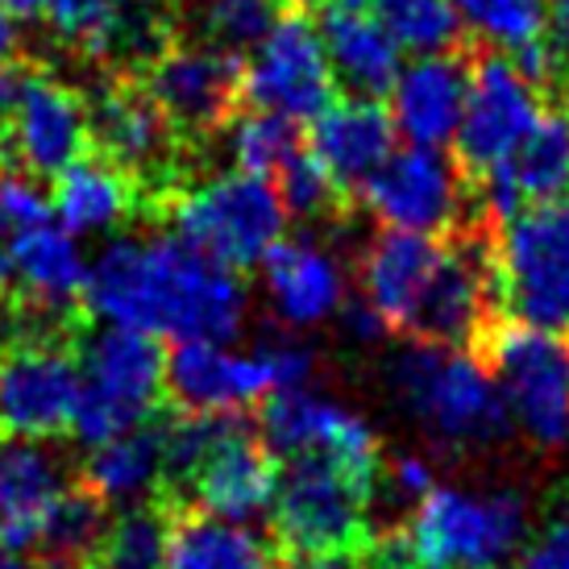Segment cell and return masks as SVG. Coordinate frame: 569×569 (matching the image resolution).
Returning a JSON list of instances; mask_svg holds the SVG:
<instances>
[{
    "mask_svg": "<svg viewBox=\"0 0 569 569\" xmlns=\"http://www.w3.org/2000/svg\"><path fill=\"white\" fill-rule=\"evenodd\" d=\"M262 279H267L270 308L291 329L337 317L341 303H346V279H341L337 258L320 250L312 238L279 241L262 258Z\"/></svg>",
    "mask_w": 569,
    "mask_h": 569,
    "instance_id": "cell-24",
    "label": "cell"
},
{
    "mask_svg": "<svg viewBox=\"0 0 569 569\" xmlns=\"http://www.w3.org/2000/svg\"><path fill=\"white\" fill-rule=\"evenodd\" d=\"M445 258V238L382 229L362 253V296L375 303L391 329H408L416 303L425 300L432 274Z\"/></svg>",
    "mask_w": 569,
    "mask_h": 569,
    "instance_id": "cell-23",
    "label": "cell"
},
{
    "mask_svg": "<svg viewBox=\"0 0 569 569\" xmlns=\"http://www.w3.org/2000/svg\"><path fill=\"white\" fill-rule=\"evenodd\" d=\"M382 229L449 238L466 224L487 221L475 196V179L458 159L432 146H403L358 191Z\"/></svg>",
    "mask_w": 569,
    "mask_h": 569,
    "instance_id": "cell-12",
    "label": "cell"
},
{
    "mask_svg": "<svg viewBox=\"0 0 569 569\" xmlns=\"http://www.w3.org/2000/svg\"><path fill=\"white\" fill-rule=\"evenodd\" d=\"M528 523L532 503L516 487H437L411 507L403 540L420 569H499L523 545Z\"/></svg>",
    "mask_w": 569,
    "mask_h": 569,
    "instance_id": "cell-6",
    "label": "cell"
},
{
    "mask_svg": "<svg viewBox=\"0 0 569 569\" xmlns=\"http://www.w3.org/2000/svg\"><path fill=\"white\" fill-rule=\"evenodd\" d=\"M0 569H50L38 553H26V549H4L0 545Z\"/></svg>",
    "mask_w": 569,
    "mask_h": 569,
    "instance_id": "cell-43",
    "label": "cell"
},
{
    "mask_svg": "<svg viewBox=\"0 0 569 569\" xmlns=\"http://www.w3.org/2000/svg\"><path fill=\"white\" fill-rule=\"evenodd\" d=\"M279 569H362V553H283Z\"/></svg>",
    "mask_w": 569,
    "mask_h": 569,
    "instance_id": "cell-40",
    "label": "cell"
},
{
    "mask_svg": "<svg viewBox=\"0 0 569 569\" xmlns=\"http://www.w3.org/2000/svg\"><path fill=\"white\" fill-rule=\"evenodd\" d=\"M523 208L569 200V100H549L537 129L523 138L516 159L499 167Z\"/></svg>",
    "mask_w": 569,
    "mask_h": 569,
    "instance_id": "cell-28",
    "label": "cell"
},
{
    "mask_svg": "<svg viewBox=\"0 0 569 569\" xmlns=\"http://www.w3.org/2000/svg\"><path fill=\"white\" fill-rule=\"evenodd\" d=\"M270 183L279 191L287 217H300V221H320V224L346 221L349 204H353V196L332 179L329 167L312 154V146H300L279 167V174Z\"/></svg>",
    "mask_w": 569,
    "mask_h": 569,
    "instance_id": "cell-33",
    "label": "cell"
},
{
    "mask_svg": "<svg viewBox=\"0 0 569 569\" xmlns=\"http://www.w3.org/2000/svg\"><path fill=\"white\" fill-rule=\"evenodd\" d=\"M317 0H279V9H312Z\"/></svg>",
    "mask_w": 569,
    "mask_h": 569,
    "instance_id": "cell-45",
    "label": "cell"
},
{
    "mask_svg": "<svg viewBox=\"0 0 569 569\" xmlns=\"http://www.w3.org/2000/svg\"><path fill=\"white\" fill-rule=\"evenodd\" d=\"M92 150L138 183L146 217H159L188 188L191 142L171 126L138 76H100L88 92Z\"/></svg>",
    "mask_w": 569,
    "mask_h": 569,
    "instance_id": "cell-5",
    "label": "cell"
},
{
    "mask_svg": "<svg viewBox=\"0 0 569 569\" xmlns=\"http://www.w3.org/2000/svg\"><path fill=\"white\" fill-rule=\"evenodd\" d=\"M80 337H0V441H54L80 408Z\"/></svg>",
    "mask_w": 569,
    "mask_h": 569,
    "instance_id": "cell-11",
    "label": "cell"
},
{
    "mask_svg": "<svg viewBox=\"0 0 569 569\" xmlns=\"http://www.w3.org/2000/svg\"><path fill=\"white\" fill-rule=\"evenodd\" d=\"M362 4L387 26L399 50H411L420 59L470 47L466 21L453 0H362Z\"/></svg>",
    "mask_w": 569,
    "mask_h": 569,
    "instance_id": "cell-30",
    "label": "cell"
},
{
    "mask_svg": "<svg viewBox=\"0 0 569 569\" xmlns=\"http://www.w3.org/2000/svg\"><path fill=\"white\" fill-rule=\"evenodd\" d=\"M13 300V262H9V224L0 221V312Z\"/></svg>",
    "mask_w": 569,
    "mask_h": 569,
    "instance_id": "cell-42",
    "label": "cell"
},
{
    "mask_svg": "<svg viewBox=\"0 0 569 569\" xmlns=\"http://www.w3.org/2000/svg\"><path fill=\"white\" fill-rule=\"evenodd\" d=\"M337 100L329 50L308 9H283L246 59V104L291 121H317Z\"/></svg>",
    "mask_w": 569,
    "mask_h": 569,
    "instance_id": "cell-15",
    "label": "cell"
},
{
    "mask_svg": "<svg viewBox=\"0 0 569 569\" xmlns=\"http://www.w3.org/2000/svg\"><path fill=\"white\" fill-rule=\"evenodd\" d=\"M71 482L59 453L42 441H0V545L33 553L50 507Z\"/></svg>",
    "mask_w": 569,
    "mask_h": 569,
    "instance_id": "cell-22",
    "label": "cell"
},
{
    "mask_svg": "<svg viewBox=\"0 0 569 569\" xmlns=\"http://www.w3.org/2000/svg\"><path fill=\"white\" fill-rule=\"evenodd\" d=\"M80 408L71 437L88 449L121 432L154 425L167 411V349L142 329L109 325L100 332H80Z\"/></svg>",
    "mask_w": 569,
    "mask_h": 569,
    "instance_id": "cell-3",
    "label": "cell"
},
{
    "mask_svg": "<svg viewBox=\"0 0 569 569\" xmlns=\"http://www.w3.org/2000/svg\"><path fill=\"white\" fill-rule=\"evenodd\" d=\"M174 42L246 54L279 21V0H171Z\"/></svg>",
    "mask_w": 569,
    "mask_h": 569,
    "instance_id": "cell-29",
    "label": "cell"
},
{
    "mask_svg": "<svg viewBox=\"0 0 569 569\" xmlns=\"http://www.w3.org/2000/svg\"><path fill=\"white\" fill-rule=\"evenodd\" d=\"M516 569H569V495L549 507L540 532L523 545Z\"/></svg>",
    "mask_w": 569,
    "mask_h": 569,
    "instance_id": "cell-36",
    "label": "cell"
},
{
    "mask_svg": "<svg viewBox=\"0 0 569 569\" xmlns=\"http://www.w3.org/2000/svg\"><path fill=\"white\" fill-rule=\"evenodd\" d=\"M312 370L317 353L300 341H262L250 353L183 341L167 353V403L174 411H241L308 387Z\"/></svg>",
    "mask_w": 569,
    "mask_h": 569,
    "instance_id": "cell-8",
    "label": "cell"
},
{
    "mask_svg": "<svg viewBox=\"0 0 569 569\" xmlns=\"http://www.w3.org/2000/svg\"><path fill=\"white\" fill-rule=\"evenodd\" d=\"M453 4L466 30H475V42L503 54L540 42L549 26V0H453Z\"/></svg>",
    "mask_w": 569,
    "mask_h": 569,
    "instance_id": "cell-34",
    "label": "cell"
},
{
    "mask_svg": "<svg viewBox=\"0 0 569 569\" xmlns=\"http://www.w3.org/2000/svg\"><path fill=\"white\" fill-rule=\"evenodd\" d=\"M545 47H549L553 76H557V96H553V100H569V0H549Z\"/></svg>",
    "mask_w": 569,
    "mask_h": 569,
    "instance_id": "cell-37",
    "label": "cell"
},
{
    "mask_svg": "<svg viewBox=\"0 0 569 569\" xmlns=\"http://www.w3.org/2000/svg\"><path fill=\"white\" fill-rule=\"evenodd\" d=\"M54 217L50 196L38 188V179L21 171H0V221L13 229H30V224H47Z\"/></svg>",
    "mask_w": 569,
    "mask_h": 569,
    "instance_id": "cell-35",
    "label": "cell"
},
{
    "mask_svg": "<svg viewBox=\"0 0 569 569\" xmlns=\"http://www.w3.org/2000/svg\"><path fill=\"white\" fill-rule=\"evenodd\" d=\"M21 59V33L13 26V13L0 9V76Z\"/></svg>",
    "mask_w": 569,
    "mask_h": 569,
    "instance_id": "cell-41",
    "label": "cell"
},
{
    "mask_svg": "<svg viewBox=\"0 0 569 569\" xmlns=\"http://www.w3.org/2000/svg\"><path fill=\"white\" fill-rule=\"evenodd\" d=\"M162 420V416H159ZM142 425L133 432H121L112 441L88 449V458L76 470V482L88 487L96 499H104L109 507L117 503H146L159 495L162 482V428Z\"/></svg>",
    "mask_w": 569,
    "mask_h": 569,
    "instance_id": "cell-27",
    "label": "cell"
},
{
    "mask_svg": "<svg viewBox=\"0 0 569 569\" xmlns=\"http://www.w3.org/2000/svg\"><path fill=\"white\" fill-rule=\"evenodd\" d=\"M167 549H171V511L159 499H146L112 516L92 569H167Z\"/></svg>",
    "mask_w": 569,
    "mask_h": 569,
    "instance_id": "cell-32",
    "label": "cell"
},
{
    "mask_svg": "<svg viewBox=\"0 0 569 569\" xmlns=\"http://www.w3.org/2000/svg\"><path fill=\"white\" fill-rule=\"evenodd\" d=\"M92 150L88 96L59 80L50 67L26 63L9 121L0 126V171L54 179Z\"/></svg>",
    "mask_w": 569,
    "mask_h": 569,
    "instance_id": "cell-13",
    "label": "cell"
},
{
    "mask_svg": "<svg viewBox=\"0 0 569 569\" xmlns=\"http://www.w3.org/2000/svg\"><path fill=\"white\" fill-rule=\"evenodd\" d=\"M258 437L274 458H337L358 470H382L379 432L358 411L317 391H283L258 408Z\"/></svg>",
    "mask_w": 569,
    "mask_h": 569,
    "instance_id": "cell-17",
    "label": "cell"
},
{
    "mask_svg": "<svg viewBox=\"0 0 569 569\" xmlns=\"http://www.w3.org/2000/svg\"><path fill=\"white\" fill-rule=\"evenodd\" d=\"M138 80L188 142L217 138L246 104V59L200 42H171Z\"/></svg>",
    "mask_w": 569,
    "mask_h": 569,
    "instance_id": "cell-16",
    "label": "cell"
},
{
    "mask_svg": "<svg viewBox=\"0 0 569 569\" xmlns=\"http://www.w3.org/2000/svg\"><path fill=\"white\" fill-rule=\"evenodd\" d=\"M217 138H224V159L241 174H258V179H274L279 167L303 146L300 121L262 109L238 112Z\"/></svg>",
    "mask_w": 569,
    "mask_h": 569,
    "instance_id": "cell-31",
    "label": "cell"
},
{
    "mask_svg": "<svg viewBox=\"0 0 569 569\" xmlns=\"http://www.w3.org/2000/svg\"><path fill=\"white\" fill-rule=\"evenodd\" d=\"M495 267L507 317L569 337V200L523 208L499 224Z\"/></svg>",
    "mask_w": 569,
    "mask_h": 569,
    "instance_id": "cell-10",
    "label": "cell"
},
{
    "mask_svg": "<svg viewBox=\"0 0 569 569\" xmlns=\"http://www.w3.org/2000/svg\"><path fill=\"white\" fill-rule=\"evenodd\" d=\"M470 83H475V42L453 54H428L411 63L391 92L396 129L411 146L445 150L458 138Z\"/></svg>",
    "mask_w": 569,
    "mask_h": 569,
    "instance_id": "cell-19",
    "label": "cell"
},
{
    "mask_svg": "<svg viewBox=\"0 0 569 569\" xmlns=\"http://www.w3.org/2000/svg\"><path fill=\"white\" fill-rule=\"evenodd\" d=\"M50 183H54L50 188L54 217H59V224L71 238L104 233V229H117V224L133 221L138 212H146L138 183L121 167H112L104 154H96V150L76 159L63 174H54Z\"/></svg>",
    "mask_w": 569,
    "mask_h": 569,
    "instance_id": "cell-25",
    "label": "cell"
},
{
    "mask_svg": "<svg viewBox=\"0 0 569 569\" xmlns=\"http://www.w3.org/2000/svg\"><path fill=\"white\" fill-rule=\"evenodd\" d=\"M540 117H545V92L537 83L523 80L520 67L503 50L475 42V83L453 138V159L461 162V171L482 179L507 167Z\"/></svg>",
    "mask_w": 569,
    "mask_h": 569,
    "instance_id": "cell-14",
    "label": "cell"
},
{
    "mask_svg": "<svg viewBox=\"0 0 569 569\" xmlns=\"http://www.w3.org/2000/svg\"><path fill=\"white\" fill-rule=\"evenodd\" d=\"M320 38L337 88L353 100H382L399 83V47L362 0H329L320 9Z\"/></svg>",
    "mask_w": 569,
    "mask_h": 569,
    "instance_id": "cell-20",
    "label": "cell"
},
{
    "mask_svg": "<svg viewBox=\"0 0 569 569\" xmlns=\"http://www.w3.org/2000/svg\"><path fill=\"white\" fill-rule=\"evenodd\" d=\"M312 154L349 196H358L366 179L396 154V117L379 100L341 96L312 121Z\"/></svg>",
    "mask_w": 569,
    "mask_h": 569,
    "instance_id": "cell-21",
    "label": "cell"
},
{
    "mask_svg": "<svg viewBox=\"0 0 569 569\" xmlns=\"http://www.w3.org/2000/svg\"><path fill=\"white\" fill-rule=\"evenodd\" d=\"M391 387L408 416L445 453H482L511 441L516 420L490 370L470 349L411 341L391 362Z\"/></svg>",
    "mask_w": 569,
    "mask_h": 569,
    "instance_id": "cell-2",
    "label": "cell"
},
{
    "mask_svg": "<svg viewBox=\"0 0 569 569\" xmlns=\"http://www.w3.org/2000/svg\"><path fill=\"white\" fill-rule=\"evenodd\" d=\"M0 9L13 17H42L50 9V0H0Z\"/></svg>",
    "mask_w": 569,
    "mask_h": 569,
    "instance_id": "cell-44",
    "label": "cell"
},
{
    "mask_svg": "<svg viewBox=\"0 0 569 569\" xmlns=\"http://www.w3.org/2000/svg\"><path fill=\"white\" fill-rule=\"evenodd\" d=\"M246 283L179 238H112L88 262V312L150 337L229 346L246 325Z\"/></svg>",
    "mask_w": 569,
    "mask_h": 569,
    "instance_id": "cell-1",
    "label": "cell"
},
{
    "mask_svg": "<svg viewBox=\"0 0 569 569\" xmlns=\"http://www.w3.org/2000/svg\"><path fill=\"white\" fill-rule=\"evenodd\" d=\"M382 470H358L337 458H291L274 495V540L283 553H366L370 507Z\"/></svg>",
    "mask_w": 569,
    "mask_h": 569,
    "instance_id": "cell-4",
    "label": "cell"
},
{
    "mask_svg": "<svg viewBox=\"0 0 569 569\" xmlns=\"http://www.w3.org/2000/svg\"><path fill=\"white\" fill-rule=\"evenodd\" d=\"M283 549L250 523H229L204 511H174L167 569H279Z\"/></svg>",
    "mask_w": 569,
    "mask_h": 569,
    "instance_id": "cell-26",
    "label": "cell"
},
{
    "mask_svg": "<svg viewBox=\"0 0 569 569\" xmlns=\"http://www.w3.org/2000/svg\"><path fill=\"white\" fill-rule=\"evenodd\" d=\"M470 353L499 382L516 432L537 449L569 441V337L499 317Z\"/></svg>",
    "mask_w": 569,
    "mask_h": 569,
    "instance_id": "cell-9",
    "label": "cell"
},
{
    "mask_svg": "<svg viewBox=\"0 0 569 569\" xmlns=\"http://www.w3.org/2000/svg\"><path fill=\"white\" fill-rule=\"evenodd\" d=\"M279 475H283L279 458L267 449V441L250 432V425H241L196 470L183 511H204L229 523H253L258 516L274 511Z\"/></svg>",
    "mask_w": 569,
    "mask_h": 569,
    "instance_id": "cell-18",
    "label": "cell"
},
{
    "mask_svg": "<svg viewBox=\"0 0 569 569\" xmlns=\"http://www.w3.org/2000/svg\"><path fill=\"white\" fill-rule=\"evenodd\" d=\"M159 221H171L174 238L188 241L191 250L246 274L262 267V258L283 241L287 208L270 179L229 171L188 183L162 208Z\"/></svg>",
    "mask_w": 569,
    "mask_h": 569,
    "instance_id": "cell-7",
    "label": "cell"
},
{
    "mask_svg": "<svg viewBox=\"0 0 569 569\" xmlns=\"http://www.w3.org/2000/svg\"><path fill=\"white\" fill-rule=\"evenodd\" d=\"M382 475L391 478V487H396L403 499H411V503H420L425 495H432V490L441 487V482H437V470H432L425 458H399V461H391V466H382Z\"/></svg>",
    "mask_w": 569,
    "mask_h": 569,
    "instance_id": "cell-38",
    "label": "cell"
},
{
    "mask_svg": "<svg viewBox=\"0 0 569 569\" xmlns=\"http://www.w3.org/2000/svg\"><path fill=\"white\" fill-rule=\"evenodd\" d=\"M337 317H341V329H346L349 337H358V341H379L382 332L391 329V325L375 312V303L366 300V296L362 300H346Z\"/></svg>",
    "mask_w": 569,
    "mask_h": 569,
    "instance_id": "cell-39",
    "label": "cell"
}]
</instances>
